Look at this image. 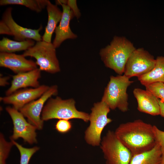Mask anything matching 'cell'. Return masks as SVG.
<instances>
[{"instance_id":"obj_30","label":"cell","mask_w":164,"mask_h":164,"mask_svg":"<svg viewBox=\"0 0 164 164\" xmlns=\"http://www.w3.org/2000/svg\"><path fill=\"white\" fill-rule=\"evenodd\" d=\"M160 164H164V152H162Z\"/></svg>"},{"instance_id":"obj_21","label":"cell","mask_w":164,"mask_h":164,"mask_svg":"<svg viewBox=\"0 0 164 164\" xmlns=\"http://www.w3.org/2000/svg\"><path fill=\"white\" fill-rule=\"evenodd\" d=\"M48 1V0H1L0 5H22L37 12H40L46 7Z\"/></svg>"},{"instance_id":"obj_5","label":"cell","mask_w":164,"mask_h":164,"mask_svg":"<svg viewBox=\"0 0 164 164\" xmlns=\"http://www.w3.org/2000/svg\"><path fill=\"white\" fill-rule=\"evenodd\" d=\"M89 114L90 124L84 132V138L86 142L93 146H100L101 135L104 127L112 121L108 117L111 109L104 102L95 103Z\"/></svg>"},{"instance_id":"obj_18","label":"cell","mask_w":164,"mask_h":164,"mask_svg":"<svg viewBox=\"0 0 164 164\" xmlns=\"http://www.w3.org/2000/svg\"><path fill=\"white\" fill-rule=\"evenodd\" d=\"M153 68L148 73L138 77L142 85L145 86L156 82L164 83V56H158Z\"/></svg>"},{"instance_id":"obj_14","label":"cell","mask_w":164,"mask_h":164,"mask_svg":"<svg viewBox=\"0 0 164 164\" xmlns=\"http://www.w3.org/2000/svg\"><path fill=\"white\" fill-rule=\"evenodd\" d=\"M61 5L63 9L62 16L59 25L55 30V36L52 43L56 49L59 47L66 40L74 39L77 37L70 27V21L75 17L73 12L67 5Z\"/></svg>"},{"instance_id":"obj_16","label":"cell","mask_w":164,"mask_h":164,"mask_svg":"<svg viewBox=\"0 0 164 164\" xmlns=\"http://www.w3.org/2000/svg\"><path fill=\"white\" fill-rule=\"evenodd\" d=\"M41 72L40 69L37 68L13 76L11 86L5 92L6 95H9L20 89L39 87L40 85L38 80L41 77Z\"/></svg>"},{"instance_id":"obj_26","label":"cell","mask_w":164,"mask_h":164,"mask_svg":"<svg viewBox=\"0 0 164 164\" xmlns=\"http://www.w3.org/2000/svg\"><path fill=\"white\" fill-rule=\"evenodd\" d=\"M153 130L156 142L160 146L162 152H164V131L155 125H153Z\"/></svg>"},{"instance_id":"obj_23","label":"cell","mask_w":164,"mask_h":164,"mask_svg":"<svg viewBox=\"0 0 164 164\" xmlns=\"http://www.w3.org/2000/svg\"><path fill=\"white\" fill-rule=\"evenodd\" d=\"M14 145L13 142L6 141L3 135H0V164H6L5 160L7 158L11 149Z\"/></svg>"},{"instance_id":"obj_9","label":"cell","mask_w":164,"mask_h":164,"mask_svg":"<svg viewBox=\"0 0 164 164\" xmlns=\"http://www.w3.org/2000/svg\"><path fill=\"white\" fill-rule=\"evenodd\" d=\"M155 63L156 59L148 51L143 48L136 49L127 61L123 74L129 79L138 77L151 71Z\"/></svg>"},{"instance_id":"obj_20","label":"cell","mask_w":164,"mask_h":164,"mask_svg":"<svg viewBox=\"0 0 164 164\" xmlns=\"http://www.w3.org/2000/svg\"><path fill=\"white\" fill-rule=\"evenodd\" d=\"M35 45V41L32 39L18 41L3 37L0 41V52L13 53L17 51H26Z\"/></svg>"},{"instance_id":"obj_1","label":"cell","mask_w":164,"mask_h":164,"mask_svg":"<svg viewBox=\"0 0 164 164\" xmlns=\"http://www.w3.org/2000/svg\"><path fill=\"white\" fill-rule=\"evenodd\" d=\"M114 132L132 156L151 150L156 144L153 125L141 119L121 123Z\"/></svg>"},{"instance_id":"obj_13","label":"cell","mask_w":164,"mask_h":164,"mask_svg":"<svg viewBox=\"0 0 164 164\" xmlns=\"http://www.w3.org/2000/svg\"><path fill=\"white\" fill-rule=\"evenodd\" d=\"M33 61L26 59L22 54L0 53V66L9 69L16 74L27 72L37 68Z\"/></svg>"},{"instance_id":"obj_7","label":"cell","mask_w":164,"mask_h":164,"mask_svg":"<svg viewBox=\"0 0 164 164\" xmlns=\"http://www.w3.org/2000/svg\"><path fill=\"white\" fill-rule=\"evenodd\" d=\"M100 146L106 164H130L132 154L117 138L114 132L108 131L101 139Z\"/></svg>"},{"instance_id":"obj_17","label":"cell","mask_w":164,"mask_h":164,"mask_svg":"<svg viewBox=\"0 0 164 164\" xmlns=\"http://www.w3.org/2000/svg\"><path fill=\"white\" fill-rule=\"evenodd\" d=\"M46 8L48 15V20L42 38V40L51 43L53 34L57 27V24L60 22L63 12L57 5L52 4L49 0H48Z\"/></svg>"},{"instance_id":"obj_10","label":"cell","mask_w":164,"mask_h":164,"mask_svg":"<svg viewBox=\"0 0 164 164\" xmlns=\"http://www.w3.org/2000/svg\"><path fill=\"white\" fill-rule=\"evenodd\" d=\"M58 92L57 86H51L39 98L26 104L19 111L27 118L29 122L37 129L41 130L43 128V121L41 119V114L45 103L52 96L56 95Z\"/></svg>"},{"instance_id":"obj_3","label":"cell","mask_w":164,"mask_h":164,"mask_svg":"<svg viewBox=\"0 0 164 164\" xmlns=\"http://www.w3.org/2000/svg\"><path fill=\"white\" fill-rule=\"evenodd\" d=\"M41 118L43 121L53 119H78L87 122L89 114L78 110L73 99L63 100L57 96L55 98L51 97L47 100L42 111Z\"/></svg>"},{"instance_id":"obj_28","label":"cell","mask_w":164,"mask_h":164,"mask_svg":"<svg viewBox=\"0 0 164 164\" xmlns=\"http://www.w3.org/2000/svg\"><path fill=\"white\" fill-rule=\"evenodd\" d=\"M9 79L8 77H1L0 78V85L1 86H5V85H8L9 83L8 82V80Z\"/></svg>"},{"instance_id":"obj_22","label":"cell","mask_w":164,"mask_h":164,"mask_svg":"<svg viewBox=\"0 0 164 164\" xmlns=\"http://www.w3.org/2000/svg\"><path fill=\"white\" fill-rule=\"evenodd\" d=\"M11 140L19 151L20 155V164H29L32 156L39 149V148L37 146L30 148H25L14 140Z\"/></svg>"},{"instance_id":"obj_2","label":"cell","mask_w":164,"mask_h":164,"mask_svg":"<svg viewBox=\"0 0 164 164\" xmlns=\"http://www.w3.org/2000/svg\"><path fill=\"white\" fill-rule=\"evenodd\" d=\"M136 49L125 37L115 36L109 44L100 50L99 54L106 67L122 75L129 57Z\"/></svg>"},{"instance_id":"obj_11","label":"cell","mask_w":164,"mask_h":164,"mask_svg":"<svg viewBox=\"0 0 164 164\" xmlns=\"http://www.w3.org/2000/svg\"><path fill=\"white\" fill-rule=\"evenodd\" d=\"M6 110L11 117L13 125L11 140H14L21 138L29 144L36 143L37 128L27 121L22 114L13 107H7Z\"/></svg>"},{"instance_id":"obj_12","label":"cell","mask_w":164,"mask_h":164,"mask_svg":"<svg viewBox=\"0 0 164 164\" xmlns=\"http://www.w3.org/2000/svg\"><path fill=\"white\" fill-rule=\"evenodd\" d=\"M49 87L42 85L37 88L19 89L9 95L1 97L0 99L4 104H12L19 111L26 104L39 98Z\"/></svg>"},{"instance_id":"obj_15","label":"cell","mask_w":164,"mask_h":164,"mask_svg":"<svg viewBox=\"0 0 164 164\" xmlns=\"http://www.w3.org/2000/svg\"><path fill=\"white\" fill-rule=\"evenodd\" d=\"M133 92L137 101V109L139 111L152 116L159 115V98L153 94L146 89L138 88H135Z\"/></svg>"},{"instance_id":"obj_4","label":"cell","mask_w":164,"mask_h":164,"mask_svg":"<svg viewBox=\"0 0 164 164\" xmlns=\"http://www.w3.org/2000/svg\"><path fill=\"white\" fill-rule=\"evenodd\" d=\"M133 82L124 74L111 76L101 101L111 109L118 108L122 112H127L129 104L127 90Z\"/></svg>"},{"instance_id":"obj_29","label":"cell","mask_w":164,"mask_h":164,"mask_svg":"<svg viewBox=\"0 0 164 164\" xmlns=\"http://www.w3.org/2000/svg\"><path fill=\"white\" fill-rule=\"evenodd\" d=\"M159 103L160 107V114L162 117L164 118V103L159 99Z\"/></svg>"},{"instance_id":"obj_6","label":"cell","mask_w":164,"mask_h":164,"mask_svg":"<svg viewBox=\"0 0 164 164\" xmlns=\"http://www.w3.org/2000/svg\"><path fill=\"white\" fill-rule=\"evenodd\" d=\"M22 55L25 57L34 58L41 71L52 74L60 71L56 48L51 42L42 40L37 41L34 46L25 51Z\"/></svg>"},{"instance_id":"obj_25","label":"cell","mask_w":164,"mask_h":164,"mask_svg":"<svg viewBox=\"0 0 164 164\" xmlns=\"http://www.w3.org/2000/svg\"><path fill=\"white\" fill-rule=\"evenodd\" d=\"M72 124L69 120L59 119L55 125V128L59 132L64 134L68 132L71 129Z\"/></svg>"},{"instance_id":"obj_8","label":"cell","mask_w":164,"mask_h":164,"mask_svg":"<svg viewBox=\"0 0 164 164\" xmlns=\"http://www.w3.org/2000/svg\"><path fill=\"white\" fill-rule=\"evenodd\" d=\"M11 7L7 8L4 12L0 22V34L13 36L14 39L18 41L27 39H33L37 41L42 40L39 32L42 29L41 26L37 29L22 27L18 24L12 16Z\"/></svg>"},{"instance_id":"obj_27","label":"cell","mask_w":164,"mask_h":164,"mask_svg":"<svg viewBox=\"0 0 164 164\" xmlns=\"http://www.w3.org/2000/svg\"><path fill=\"white\" fill-rule=\"evenodd\" d=\"M67 5H68L73 12L75 17L77 19L81 16V13L78 9L76 0H67Z\"/></svg>"},{"instance_id":"obj_19","label":"cell","mask_w":164,"mask_h":164,"mask_svg":"<svg viewBox=\"0 0 164 164\" xmlns=\"http://www.w3.org/2000/svg\"><path fill=\"white\" fill-rule=\"evenodd\" d=\"M162 153L160 146L156 143L151 150L133 156L130 164H160Z\"/></svg>"},{"instance_id":"obj_24","label":"cell","mask_w":164,"mask_h":164,"mask_svg":"<svg viewBox=\"0 0 164 164\" xmlns=\"http://www.w3.org/2000/svg\"><path fill=\"white\" fill-rule=\"evenodd\" d=\"M146 89L153 94L164 103V83L156 82L145 86Z\"/></svg>"}]
</instances>
